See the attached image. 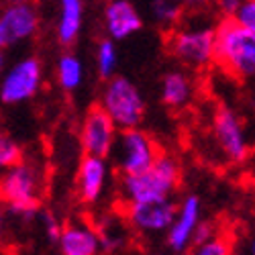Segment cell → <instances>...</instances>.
<instances>
[{
    "label": "cell",
    "instance_id": "6da1fadb",
    "mask_svg": "<svg viewBox=\"0 0 255 255\" xmlns=\"http://www.w3.org/2000/svg\"><path fill=\"white\" fill-rule=\"evenodd\" d=\"M41 194H43V169L35 161L23 157L0 176V200L14 217L25 221L33 219L41 210Z\"/></svg>",
    "mask_w": 255,
    "mask_h": 255
},
{
    "label": "cell",
    "instance_id": "7a4b0ae2",
    "mask_svg": "<svg viewBox=\"0 0 255 255\" xmlns=\"http://www.w3.org/2000/svg\"><path fill=\"white\" fill-rule=\"evenodd\" d=\"M223 70L247 80L255 74V31L241 27L233 16H225L215 29V53Z\"/></svg>",
    "mask_w": 255,
    "mask_h": 255
},
{
    "label": "cell",
    "instance_id": "3957f363",
    "mask_svg": "<svg viewBox=\"0 0 255 255\" xmlns=\"http://www.w3.org/2000/svg\"><path fill=\"white\" fill-rule=\"evenodd\" d=\"M180 180H182L180 163L174 157L159 153L157 159L147 169H143L141 174L121 176V190L127 204L159 200V198H169V194L178 188Z\"/></svg>",
    "mask_w": 255,
    "mask_h": 255
},
{
    "label": "cell",
    "instance_id": "277c9868",
    "mask_svg": "<svg viewBox=\"0 0 255 255\" xmlns=\"http://www.w3.org/2000/svg\"><path fill=\"white\" fill-rule=\"evenodd\" d=\"M100 106L121 129H135L145 117V100L131 80L113 76L106 80Z\"/></svg>",
    "mask_w": 255,
    "mask_h": 255
},
{
    "label": "cell",
    "instance_id": "5b68a950",
    "mask_svg": "<svg viewBox=\"0 0 255 255\" xmlns=\"http://www.w3.org/2000/svg\"><path fill=\"white\" fill-rule=\"evenodd\" d=\"M43 82V66L37 57H25L4 74L0 84V100L4 104H18L31 100Z\"/></svg>",
    "mask_w": 255,
    "mask_h": 255
},
{
    "label": "cell",
    "instance_id": "8992f818",
    "mask_svg": "<svg viewBox=\"0 0 255 255\" xmlns=\"http://www.w3.org/2000/svg\"><path fill=\"white\" fill-rule=\"evenodd\" d=\"M167 49L186 66L202 68L212 61L215 53V31L212 29H186L176 31L167 39Z\"/></svg>",
    "mask_w": 255,
    "mask_h": 255
},
{
    "label": "cell",
    "instance_id": "52a82bcc",
    "mask_svg": "<svg viewBox=\"0 0 255 255\" xmlns=\"http://www.w3.org/2000/svg\"><path fill=\"white\" fill-rule=\"evenodd\" d=\"M159 155L153 139L141 129H123L119 137V174L133 176L149 167Z\"/></svg>",
    "mask_w": 255,
    "mask_h": 255
},
{
    "label": "cell",
    "instance_id": "ba28073f",
    "mask_svg": "<svg viewBox=\"0 0 255 255\" xmlns=\"http://www.w3.org/2000/svg\"><path fill=\"white\" fill-rule=\"evenodd\" d=\"M82 147L88 155L106 159L117 143V125L100 104H92L82 123Z\"/></svg>",
    "mask_w": 255,
    "mask_h": 255
},
{
    "label": "cell",
    "instance_id": "9c48e42d",
    "mask_svg": "<svg viewBox=\"0 0 255 255\" xmlns=\"http://www.w3.org/2000/svg\"><path fill=\"white\" fill-rule=\"evenodd\" d=\"M39 29V14L33 2L2 4L0 8V51L31 39Z\"/></svg>",
    "mask_w": 255,
    "mask_h": 255
},
{
    "label": "cell",
    "instance_id": "30bf717a",
    "mask_svg": "<svg viewBox=\"0 0 255 255\" xmlns=\"http://www.w3.org/2000/svg\"><path fill=\"white\" fill-rule=\"evenodd\" d=\"M212 129H215V139L221 145L223 153L233 163H243L249 157V143L243 131V125L231 109L219 106L215 119H212Z\"/></svg>",
    "mask_w": 255,
    "mask_h": 255
},
{
    "label": "cell",
    "instance_id": "8fae6325",
    "mask_svg": "<svg viewBox=\"0 0 255 255\" xmlns=\"http://www.w3.org/2000/svg\"><path fill=\"white\" fill-rule=\"evenodd\" d=\"M178 206L169 198L147 200V202H129L127 206V221L133 229L141 233H157L172 225Z\"/></svg>",
    "mask_w": 255,
    "mask_h": 255
},
{
    "label": "cell",
    "instance_id": "7c38bea8",
    "mask_svg": "<svg viewBox=\"0 0 255 255\" xmlns=\"http://www.w3.org/2000/svg\"><path fill=\"white\" fill-rule=\"evenodd\" d=\"M200 221V200L198 196H188L176 210L172 225L167 227V245L174 251H184L192 241L194 229Z\"/></svg>",
    "mask_w": 255,
    "mask_h": 255
},
{
    "label": "cell",
    "instance_id": "4fadbf2b",
    "mask_svg": "<svg viewBox=\"0 0 255 255\" xmlns=\"http://www.w3.org/2000/svg\"><path fill=\"white\" fill-rule=\"evenodd\" d=\"M104 23L111 39L121 41L143 27V18L129 0H111L104 10Z\"/></svg>",
    "mask_w": 255,
    "mask_h": 255
},
{
    "label": "cell",
    "instance_id": "5bb4252c",
    "mask_svg": "<svg viewBox=\"0 0 255 255\" xmlns=\"http://www.w3.org/2000/svg\"><path fill=\"white\" fill-rule=\"evenodd\" d=\"M106 182V161L102 157L96 155H84L80 159L78 165V178H76V186H78V194L84 202H96L102 194V188Z\"/></svg>",
    "mask_w": 255,
    "mask_h": 255
},
{
    "label": "cell",
    "instance_id": "9a60e30c",
    "mask_svg": "<svg viewBox=\"0 0 255 255\" xmlns=\"http://www.w3.org/2000/svg\"><path fill=\"white\" fill-rule=\"evenodd\" d=\"M61 255H98L100 243L96 229L84 223H68L57 237Z\"/></svg>",
    "mask_w": 255,
    "mask_h": 255
},
{
    "label": "cell",
    "instance_id": "2e32d148",
    "mask_svg": "<svg viewBox=\"0 0 255 255\" xmlns=\"http://www.w3.org/2000/svg\"><path fill=\"white\" fill-rule=\"evenodd\" d=\"M84 0H59V23L57 41L61 45H74L82 29Z\"/></svg>",
    "mask_w": 255,
    "mask_h": 255
},
{
    "label": "cell",
    "instance_id": "e0dca14e",
    "mask_svg": "<svg viewBox=\"0 0 255 255\" xmlns=\"http://www.w3.org/2000/svg\"><path fill=\"white\" fill-rule=\"evenodd\" d=\"M190 98V82L182 72H169L161 84V100L169 109H180Z\"/></svg>",
    "mask_w": 255,
    "mask_h": 255
},
{
    "label": "cell",
    "instance_id": "ac0fdd59",
    "mask_svg": "<svg viewBox=\"0 0 255 255\" xmlns=\"http://www.w3.org/2000/svg\"><path fill=\"white\" fill-rule=\"evenodd\" d=\"M82 74H84L82 63L76 55L66 53V55L59 57V61H57V82L66 92H72L80 86Z\"/></svg>",
    "mask_w": 255,
    "mask_h": 255
},
{
    "label": "cell",
    "instance_id": "d6986e66",
    "mask_svg": "<svg viewBox=\"0 0 255 255\" xmlns=\"http://www.w3.org/2000/svg\"><path fill=\"white\" fill-rule=\"evenodd\" d=\"M186 255H233V237L227 231H217L208 241L194 245Z\"/></svg>",
    "mask_w": 255,
    "mask_h": 255
},
{
    "label": "cell",
    "instance_id": "ffe728a7",
    "mask_svg": "<svg viewBox=\"0 0 255 255\" xmlns=\"http://www.w3.org/2000/svg\"><path fill=\"white\" fill-rule=\"evenodd\" d=\"M96 66L102 80H109L115 76V70L119 66V53L111 39H104L96 47Z\"/></svg>",
    "mask_w": 255,
    "mask_h": 255
},
{
    "label": "cell",
    "instance_id": "44dd1931",
    "mask_svg": "<svg viewBox=\"0 0 255 255\" xmlns=\"http://www.w3.org/2000/svg\"><path fill=\"white\" fill-rule=\"evenodd\" d=\"M151 12L159 25H176L184 12V4L182 0H153Z\"/></svg>",
    "mask_w": 255,
    "mask_h": 255
},
{
    "label": "cell",
    "instance_id": "7402d4cb",
    "mask_svg": "<svg viewBox=\"0 0 255 255\" xmlns=\"http://www.w3.org/2000/svg\"><path fill=\"white\" fill-rule=\"evenodd\" d=\"M25 157L23 149L4 133H0V172H4V169L16 165L20 159Z\"/></svg>",
    "mask_w": 255,
    "mask_h": 255
},
{
    "label": "cell",
    "instance_id": "603a6c76",
    "mask_svg": "<svg viewBox=\"0 0 255 255\" xmlns=\"http://www.w3.org/2000/svg\"><path fill=\"white\" fill-rule=\"evenodd\" d=\"M233 18H235L241 27L255 31V2L253 0H241V4L235 10V14H233Z\"/></svg>",
    "mask_w": 255,
    "mask_h": 255
},
{
    "label": "cell",
    "instance_id": "cb8c5ba5",
    "mask_svg": "<svg viewBox=\"0 0 255 255\" xmlns=\"http://www.w3.org/2000/svg\"><path fill=\"white\" fill-rule=\"evenodd\" d=\"M217 233V227L212 225V223H208V221H198V225H196V229H194V235H192V245H198V243H204V241H208L212 235Z\"/></svg>",
    "mask_w": 255,
    "mask_h": 255
},
{
    "label": "cell",
    "instance_id": "d4e9b609",
    "mask_svg": "<svg viewBox=\"0 0 255 255\" xmlns=\"http://www.w3.org/2000/svg\"><path fill=\"white\" fill-rule=\"evenodd\" d=\"M43 225H45V231H47V237L51 241H57L59 233H61V225L57 223V219L53 215H49V212H45L43 215Z\"/></svg>",
    "mask_w": 255,
    "mask_h": 255
},
{
    "label": "cell",
    "instance_id": "484cf974",
    "mask_svg": "<svg viewBox=\"0 0 255 255\" xmlns=\"http://www.w3.org/2000/svg\"><path fill=\"white\" fill-rule=\"evenodd\" d=\"M241 4V0H219V8L225 16H233L235 14V10L239 8Z\"/></svg>",
    "mask_w": 255,
    "mask_h": 255
},
{
    "label": "cell",
    "instance_id": "4316f807",
    "mask_svg": "<svg viewBox=\"0 0 255 255\" xmlns=\"http://www.w3.org/2000/svg\"><path fill=\"white\" fill-rule=\"evenodd\" d=\"M182 2L192 4V6H202V4H206V2H208V0H182Z\"/></svg>",
    "mask_w": 255,
    "mask_h": 255
},
{
    "label": "cell",
    "instance_id": "83f0119b",
    "mask_svg": "<svg viewBox=\"0 0 255 255\" xmlns=\"http://www.w3.org/2000/svg\"><path fill=\"white\" fill-rule=\"evenodd\" d=\"M4 68H6V57H4V51H0V74L4 72Z\"/></svg>",
    "mask_w": 255,
    "mask_h": 255
},
{
    "label": "cell",
    "instance_id": "f1b7e54d",
    "mask_svg": "<svg viewBox=\"0 0 255 255\" xmlns=\"http://www.w3.org/2000/svg\"><path fill=\"white\" fill-rule=\"evenodd\" d=\"M16 2H31V0H0V4H16Z\"/></svg>",
    "mask_w": 255,
    "mask_h": 255
},
{
    "label": "cell",
    "instance_id": "f546056e",
    "mask_svg": "<svg viewBox=\"0 0 255 255\" xmlns=\"http://www.w3.org/2000/svg\"><path fill=\"white\" fill-rule=\"evenodd\" d=\"M2 233H4V219L0 215V239H2Z\"/></svg>",
    "mask_w": 255,
    "mask_h": 255
}]
</instances>
